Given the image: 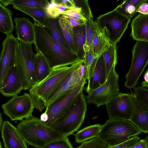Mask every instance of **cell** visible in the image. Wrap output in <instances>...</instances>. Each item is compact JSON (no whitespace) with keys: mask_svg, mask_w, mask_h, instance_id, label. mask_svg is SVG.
<instances>
[{"mask_svg":"<svg viewBox=\"0 0 148 148\" xmlns=\"http://www.w3.org/2000/svg\"><path fill=\"white\" fill-rule=\"evenodd\" d=\"M33 24L35 49L43 56L52 69L71 65L80 60L56 41L42 25L34 21Z\"/></svg>","mask_w":148,"mask_h":148,"instance_id":"obj_1","label":"cell"},{"mask_svg":"<svg viewBox=\"0 0 148 148\" xmlns=\"http://www.w3.org/2000/svg\"><path fill=\"white\" fill-rule=\"evenodd\" d=\"M16 128L26 143L34 148H42L51 142L66 137L33 115L21 120Z\"/></svg>","mask_w":148,"mask_h":148,"instance_id":"obj_2","label":"cell"},{"mask_svg":"<svg viewBox=\"0 0 148 148\" xmlns=\"http://www.w3.org/2000/svg\"><path fill=\"white\" fill-rule=\"evenodd\" d=\"M83 91L79 93L64 115L49 126L65 137L73 134L84 122L87 104Z\"/></svg>","mask_w":148,"mask_h":148,"instance_id":"obj_3","label":"cell"},{"mask_svg":"<svg viewBox=\"0 0 148 148\" xmlns=\"http://www.w3.org/2000/svg\"><path fill=\"white\" fill-rule=\"evenodd\" d=\"M141 133L129 120L109 119L102 125L97 137L109 146L113 147Z\"/></svg>","mask_w":148,"mask_h":148,"instance_id":"obj_4","label":"cell"},{"mask_svg":"<svg viewBox=\"0 0 148 148\" xmlns=\"http://www.w3.org/2000/svg\"><path fill=\"white\" fill-rule=\"evenodd\" d=\"M70 66L52 69L45 79L37 83L29 90V95L34 108L40 111L46 108L47 100L65 75Z\"/></svg>","mask_w":148,"mask_h":148,"instance_id":"obj_5","label":"cell"},{"mask_svg":"<svg viewBox=\"0 0 148 148\" xmlns=\"http://www.w3.org/2000/svg\"><path fill=\"white\" fill-rule=\"evenodd\" d=\"M35 56L32 44L18 40L16 63L23 89L25 90H29L38 83L34 71Z\"/></svg>","mask_w":148,"mask_h":148,"instance_id":"obj_6","label":"cell"},{"mask_svg":"<svg viewBox=\"0 0 148 148\" xmlns=\"http://www.w3.org/2000/svg\"><path fill=\"white\" fill-rule=\"evenodd\" d=\"M130 19L114 9L100 15L95 22L110 44L116 45L127 28Z\"/></svg>","mask_w":148,"mask_h":148,"instance_id":"obj_7","label":"cell"},{"mask_svg":"<svg viewBox=\"0 0 148 148\" xmlns=\"http://www.w3.org/2000/svg\"><path fill=\"white\" fill-rule=\"evenodd\" d=\"M130 69L125 75V86L131 89L138 84V80L148 62V42L137 41L132 50Z\"/></svg>","mask_w":148,"mask_h":148,"instance_id":"obj_8","label":"cell"},{"mask_svg":"<svg viewBox=\"0 0 148 148\" xmlns=\"http://www.w3.org/2000/svg\"><path fill=\"white\" fill-rule=\"evenodd\" d=\"M85 77L71 90L62 95L46 108L45 111L48 119L44 123L49 126L57 122L65 113L80 92L84 88L86 83Z\"/></svg>","mask_w":148,"mask_h":148,"instance_id":"obj_9","label":"cell"},{"mask_svg":"<svg viewBox=\"0 0 148 148\" xmlns=\"http://www.w3.org/2000/svg\"><path fill=\"white\" fill-rule=\"evenodd\" d=\"M115 67L111 69L104 83L90 91L85 97L87 104L93 103L98 108L106 105L113 95L119 92V75Z\"/></svg>","mask_w":148,"mask_h":148,"instance_id":"obj_10","label":"cell"},{"mask_svg":"<svg viewBox=\"0 0 148 148\" xmlns=\"http://www.w3.org/2000/svg\"><path fill=\"white\" fill-rule=\"evenodd\" d=\"M3 113L12 121H21L32 116L34 108L29 94L16 95L1 106Z\"/></svg>","mask_w":148,"mask_h":148,"instance_id":"obj_11","label":"cell"},{"mask_svg":"<svg viewBox=\"0 0 148 148\" xmlns=\"http://www.w3.org/2000/svg\"><path fill=\"white\" fill-rule=\"evenodd\" d=\"M130 93L118 92L106 104L109 119L130 120L134 112Z\"/></svg>","mask_w":148,"mask_h":148,"instance_id":"obj_12","label":"cell"},{"mask_svg":"<svg viewBox=\"0 0 148 148\" xmlns=\"http://www.w3.org/2000/svg\"><path fill=\"white\" fill-rule=\"evenodd\" d=\"M12 34L7 36L2 44L0 55V86L6 75L16 62V52L18 42Z\"/></svg>","mask_w":148,"mask_h":148,"instance_id":"obj_13","label":"cell"},{"mask_svg":"<svg viewBox=\"0 0 148 148\" xmlns=\"http://www.w3.org/2000/svg\"><path fill=\"white\" fill-rule=\"evenodd\" d=\"M83 60H80L70 66L65 75L47 100L46 108L56 99L73 88L82 79L79 77L77 70Z\"/></svg>","mask_w":148,"mask_h":148,"instance_id":"obj_14","label":"cell"},{"mask_svg":"<svg viewBox=\"0 0 148 148\" xmlns=\"http://www.w3.org/2000/svg\"><path fill=\"white\" fill-rule=\"evenodd\" d=\"M23 89L16 62L9 70L0 86V92L3 96L17 95Z\"/></svg>","mask_w":148,"mask_h":148,"instance_id":"obj_15","label":"cell"},{"mask_svg":"<svg viewBox=\"0 0 148 148\" xmlns=\"http://www.w3.org/2000/svg\"><path fill=\"white\" fill-rule=\"evenodd\" d=\"M1 137L5 148H27L26 143L16 127L8 121L3 122L1 129Z\"/></svg>","mask_w":148,"mask_h":148,"instance_id":"obj_16","label":"cell"},{"mask_svg":"<svg viewBox=\"0 0 148 148\" xmlns=\"http://www.w3.org/2000/svg\"><path fill=\"white\" fill-rule=\"evenodd\" d=\"M130 97L134 110L130 121L141 132H148V110L146 109L134 93H130Z\"/></svg>","mask_w":148,"mask_h":148,"instance_id":"obj_17","label":"cell"},{"mask_svg":"<svg viewBox=\"0 0 148 148\" xmlns=\"http://www.w3.org/2000/svg\"><path fill=\"white\" fill-rule=\"evenodd\" d=\"M13 21L18 39L25 43L34 44L35 33L33 23L25 17L15 18Z\"/></svg>","mask_w":148,"mask_h":148,"instance_id":"obj_18","label":"cell"},{"mask_svg":"<svg viewBox=\"0 0 148 148\" xmlns=\"http://www.w3.org/2000/svg\"><path fill=\"white\" fill-rule=\"evenodd\" d=\"M107 78L105 63L103 54L98 58L92 74L85 88V91L88 93L104 83Z\"/></svg>","mask_w":148,"mask_h":148,"instance_id":"obj_19","label":"cell"},{"mask_svg":"<svg viewBox=\"0 0 148 148\" xmlns=\"http://www.w3.org/2000/svg\"><path fill=\"white\" fill-rule=\"evenodd\" d=\"M131 36L137 41L148 42V14H140L132 20Z\"/></svg>","mask_w":148,"mask_h":148,"instance_id":"obj_20","label":"cell"},{"mask_svg":"<svg viewBox=\"0 0 148 148\" xmlns=\"http://www.w3.org/2000/svg\"><path fill=\"white\" fill-rule=\"evenodd\" d=\"M94 33L92 41V51L94 57L98 58L111 45L102 32L94 21Z\"/></svg>","mask_w":148,"mask_h":148,"instance_id":"obj_21","label":"cell"},{"mask_svg":"<svg viewBox=\"0 0 148 148\" xmlns=\"http://www.w3.org/2000/svg\"><path fill=\"white\" fill-rule=\"evenodd\" d=\"M44 27L48 29L47 32L64 49L71 51L63 36L57 18L48 17Z\"/></svg>","mask_w":148,"mask_h":148,"instance_id":"obj_22","label":"cell"},{"mask_svg":"<svg viewBox=\"0 0 148 148\" xmlns=\"http://www.w3.org/2000/svg\"><path fill=\"white\" fill-rule=\"evenodd\" d=\"M52 70L43 56L39 52L37 51L35 56L34 71L38 82L46 78Z\"/></svg>","mask_w":148,"mask_h":148,"instance_id":"obj_23","label":"cell"},{"mask_svg":"<svg viewBox=\"0 0 148 148\" xmlns=\"http://www.w3.org/2000/svg\"><path fill=\"white\" fill-rule=\"evenodd\" d=\"M62 15L58 20L60 29L71 51L77 55V52L73 28L69 24L66 17L63 15Z\"/></svg>","mask_w":148,"mask_h":148,"instance_id":"obj_24","label":"cell"},{"mask_svg":"<svg viewBox=\"0 0 148 148\" xmlns=\"http://www.w3.org/2000/svg\"><path fill=\"white\" fill-rule=\"evenodd\" d=\"M12 14L11 10L0 3V32L5 34L7 36L12 34L14 29Z\"/></svg>","mask_w":148,"mask_h":148,"instance_id":"obj_25","label":"cell"},{"mask_svg":"<svg viewBox=\"0 0 148 148\" xmlns=\"http://www.w3.org/2000/svg\"><path fill=\"white\" fill-rule=\"evenodd\" d=\"M148 0H126L123 1L115 9L125 16L131 19L137 12L140 6Z\"/></svg>","mask_w":148,"mask_h":148,"instance_id":"obj_26","label":"cell"},{"mask_svg":"<svg viewBox=\"0 0 148 148\" xmlns=\"http://www.w3.org/2000/svg\"><path fill=\"white\" fill-rule=\"evenodd\" d=\"M15 9L20 10L32 17L36 22L44 27L48 18L45 8L13 5Z\"/></svg>","mask_w":148,"mask_h":148,"instance_id":"obj_27","label":"cell"},{"mask_svg":"<svg viewBox=\"0 0 148 148\" xmlns=\"http://www.w3.org/2000/svg\"><path fill=\"white\" fill-rule=\"evenodd\" d=\"M102 125L96 124L86 126L74 134L75 142L81 143L97 137Z\"/></svg>","mask_w":148,"mask_h":148,"instance_id":"obj_28","label":"cell"},{"mask_svg":"<svg viewBox=\"0 0 148 148\" xmlns=\"http://www.w3.org/2000/svg\"><path fill=\"white\" fill-rule=\"evenodd\" d=\"M73 29L75 40L77 55L80 59L84 60V46L86 42L85 24L74 27Z\"/></svg>","mask_w":148,"mask_h":148,"instance_id":"obj_29","label":"cell"},{"mask_svg":"<svg viewBox=\"0 0 148 148\" xmlns=\"http://www.w3.org/2000/svg\"><path fill=\"white\" fill-rule=\"evenodd\" d=\"M84 62L86 68L85 77L89 82L98 58H95L92 51L89 48L84 46Z\"/></svg>","mask_w":148,"mask_h":148,"instance_id":"obj_30","label":"cell"},{"mask_svg":"<svg viewBox=\"0 0 148 148\" xmlns=\"http://www.w3.org/2000/svg\"><path fill=\"white\" fill-rule=\"evenodd\" d=\"M104 59L108 77L111 70L115 67L117 62L116 46L111 44L102 53Z\"/></svg>","mask_w":148,"mask_h":148,"instance_id":"obj_31","label":"cell"},{"mask_svg":"<svg viewBox=\"0 0 148 148\" xmlns=\"http://www.w3.org/2000/svg\"><path fill=\"white\" fill-rule=\"evenodd\" d=\"M48 17L57 18L64 11L68 10L67 8L63 4L58 2L56 0H52L45 8Z\"/></svg>","mask_w":148,"mask_h":148,"instance_id":"obj_32","label":"cell"},{"mask_svg":"<svg viewBox=\"0 0 148 148\" xmlns=\"http://www.w3.org/2000/svg\"><path fill=\"white\" fill-rule=\"evenodd\" d=\"M49 2L47 0H10V4L22 6L45 8Z\"/></svg>","mask_w":148,"mask_h":148,"instance_id":"obj_33","label":"cell"},{"mask_svg":"<svg viewBox=\"0 0 148 148\" xmlns=\"http://www.w3.org/2000/svg\"><path fill=\"white\" fill-rule=\"evenodd\" d=\"M94 22L92 18L86 19L85 24L86 42L84 46L90 48L92 50V41L94 37Z\"/></svg>","mask_w":148,"mask_h":148,"instance_id":"obj_34","label":"cell"},{"mask_svg":"<svg viewBox=\"0 0 148 148\" xmlns=\"http://www.w3.org/2000/svg\"><path fill=\"white\" fill-rule=\"evenodd\" d=\"M133 88V93L136 95L143 106L148 110V88L141 86H135Z\"/></svg>","mask_w":148,"mask_h":148,"instance_id":"obj_35","label":"cell"},{"mask_svg":"<svg viewBox=\"0 0 148 148\" xmlns=\"http://www.w3.org/2000/svg\"><path fill=\"white\" fill-rule=\"evenodd\" d=\"M110 147L97 137L82 143L75 148H110Z\"/></svg>","mask_w":148,"mask_h":148,"instance_id":"obj_36","label":"cell"},{"mask_svg":"<svg viewBox=\"0 0 148 148\" xmlns=\"http://www.w3.org/2000/svg\"><path fill=\"white\" fill-rule=\"evenodd\" d=\"M76 8H80L83 15L86 19L92 18L93 16L87 0H73Z\"/></svg>","mask_w":148,"mask_h":148,"instance_id":"obj_37","label":"cell"},{"mask_svg":"<svg viewBox=\"0 0 148 148\" xmlns=\"http://www.w3.org/2000/svg\"><path fill=\"white\" fill-rule=\"evenodd\" d=\"M42 148H73L68 137L56 140L47 144Z\"/></svg>","mask_w":148,"mask_h":148,"instance_id":"obj_38","label":"cell"},{"mask_svg":"<svg viewBox=\"0 0 148 148\" xmlns=\"http://www.w3.org/2000/svg\"><path fill=\"white\" fill-rule=\"evenodd\" d=\"M140 140V137L138 136H134L121 144L116 146L111 147L110 148H129Z\"/></svg>","mask_w":148,"mask_h":148,"instance_id":"obj_39","label":"cell"},{"mask_svg":"<svg viewBox=\"0 0 148 148\" xmlns=\"http://www.w3.org/2000/svg\"><path fill=\"white\" fill-rule=\"evenodd\" d=\"M129 148H148V141L147 136L143 139L140 140Z\"/></svg>","mask_w":148,"mask_h":148,"instance_id":"obj_40","label":"cell"},{"mask_svg":"<svg viewBox=\"0 0 148 148\" xmlns=\"http://www.w3.org/2000/svg\"><path fill=\"white\" fill-rule=\"evenodd\" d=\"M66 18L69 24L73 28L84 25L86 21L81 20H75Z\"/></svg>","mask_w":148,"mask_h":148,"instance_id":"obj_41","label":"cell"},{"mask_svg":"<svg viewBox=\"0 0 148 148\" xmlns=\"http://www.w3.org/2000/svg\"><path fill=\"white\" fill-rule=\"evenodd\" d=\"M77 72L79 77L81 79L85 77L86 68L84 60L80 64L78 68Z\"/></svg>","mask_w":148,"mask_h":148,"instance_id":"obj_42","label":"cell"},{"mask_svg":"<svg viewBox=\"0 0 148 148\" xmlns=\"http://www.w3.org/2000/svg\"><path fill=\"white\" fill-rule=\"evenodd\" d=\"M148 1L142 4L137 10L138 12L144 15L148 14Z\"/></svg>","mask_w":148,"mask_h":148,"instance_id":"obj_43","label":"cell"},{"mask_svg":"<svg viewBox=\"0 0 148 148\" xmlns=\"http://www.w3.org/2000/svg\"><path fill=\"white\" fill-rule=\"evenodd\" d=\"M59 3H62L68 8V10L76 8L73 0H57Z\"/></svg>","mask_w":148,"mask_h":148,"instance_id":"obj_44","label":"cell"},{"mask_svg":"<svg viewBox=\"0 0 148 148\" xmlns=\"http://www.w3.org/2000/svg\"><path fill=\"white\" fill-rule=\"evenodd\" d=\"M76 13H80L83 15L82 10L80 8H75L67 10L64 11L61 14L62 15H69Z\"/></svg>","mask_w":148,"mask_h":148,"instance_id":"obj_45","label":"cell"},{"mask_svg":"<svg viewBox=\"0 0 148 148\" xmlns=\"http://www.w3.org/2000/svg\"><path fill=\"white\" fill-rule=\"evenodd\" d=\"M40 119L41 121L45 123L48 121V116L47 114L45 112L41 115Z\"/></svg>","mask_w":148,"mask_h":148,"instance_id":"obj_46","label":"cell"},{"mask_svg":"<svg viewBox=\"0 0 148 148\" xmlns=\"http://www.w3.org/2000/svg\"><path fill=\"white\" fill-rule=\"evenodd\" d=\"M148 69H147L144 75V79L145 81L148 82Z\"/></svg>","mask_w":148,"mask_h":148,"instance_id":"obj_47","label":"cell"},{"mask_svg":"<svg viewBox=\"0 0 148 148\" xmlns=\"http://www.w3.org/2000/svg\"><path fill=\"white\" fill-rule=\"evenodd\" d=\"M141 86L143 87H148V82H147L145 81L142 82L141 83Z\"/></svg>","mask_w":148,"mask_h":148,"instance_id":"obj_48","label":"cell"},{"mask_svg":"<svg viewBox=\"0 0 148 148\" xmlns=\"http://www.w3.org/2000/svg\"><path fill=\"white\" fill-rule=\"evenodd\" d=\"M3 123V121L2 114L0 112V130L1 129Z\"/></svg>","mask_w":148,"mask_h":148,"instance_id":"obj_49","label":"cell"},{"mask_svg":"<svg viewBox=\"0 0 148 148\" xmlns=\"http://www.w3.org/2000/svg\"><path fill=\"white\" fill-rule=\"evenodd\" d=\"M0 148H2L1 145V142L0 141Z\"/></svg>","mask_w":148,"mask_h":148,"instance_id":"obj_50","label":"cell"}]
</instances>
